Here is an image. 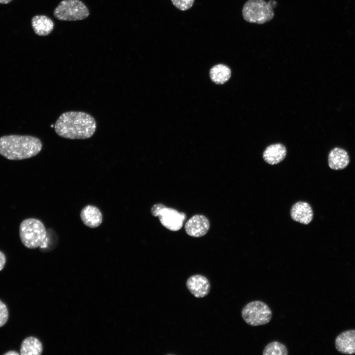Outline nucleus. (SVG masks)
Returning <instances> with one entry per match:
<instances>
[{"label":"nucleus","instance_id":"6","mask_svg":"<svg viewBox=\"0 0 355 355\" xmlns=\"http://www.w3.org/2000/svg\"><path fill=\"white\" fill-rule=\"evenodd\" d=\"M242 317L248 325L257 326L266 324L272 319V313L264 302L256 300L247 304L242 309Z\"/></svg>","mask_w":355,"mask_h":355},{"label":"nucleus","instance_id":"11","mask_svg":"<svg viewBox=\"0 0 355 355\" xmlns=\"http://www.w3.org/2000/svg\"><path fill=\"white\" fill-rule=\"evenodd\" d=\"M290 215L293 220L303 224H308L313 219V212L312 207L308 203L299 201L292 206Z\"/></svg>","mask_w":355,"mask_h":355},{"label":"nucleus","instance_id":"14","mask_svg":"<svg viewBox=\"0 0 355 355\" xmlns=\"http://www.w3.org/2000/svg\"><path fill=\"white\" fill-rule=\"evenodd\" d=\"M286 154L285 147L281 143H276L267 147L263 152V158L267 163L275 165L283 161Z\"/></svg>","mask_w":355,"mask_h":355},{"label":"nucleus","instance_id":"7","mask_svg":"<svg viewBox=\"0 0 355 355\" xmlns=\"http://www.w3.org/2000/svg\"><path fill=\"white\" fill-rule=\"evenodd\" d=\"M151 213L153 216H158L162 225L172 231L180 230L186 218L185 213L168 208L161 203L154 204L151 208Z\"/></svg>","mask_w":355,"mask_h":355},{"label":"nucleus","instance_id":"16","mask_svg":"<svg viewBox=\"0 0 355 355\" xmlns=\"http://www.w3.org/2000/svg\"><path fill=\"white\" fill-rule=\"evenodd\" d=\"M42 345L40 341L34 337L25 338L22 342L20 354L21 355H40L42 352Z\"/></svg>","mask_w":355,"mask_h":355},{"label":"nucleus","instance_id":"22","mask_svg":"<svg viewBox=\"0 0 355 355\" xmlns=\"http://www.w3.org/2000/svg\"><path fill=\"white\" fill-rule=\"evenodd\" d=\"M4 355H19V354L14 351H9L4 354Z\"/></svg>","mask_w":355,"mask_h":355},{"label":"nucleus","instance_id":"23","mask_svg":"<svg viewBox=\"0 0 355 355\" xmlns=\"http://www.w3.org/2000/svg\"><path fill=\"white\" fill-rule=\"evenodd\" d=\"M12 0H0V3L6 4L10 2Z\"/></svg>","mask_w":355,"mask_h":355},{"label":"nucleus","instance_id":"19","mask_svg":"<svg viewBox=\"0 0 355 355\" xmlns=\"http://www.w3.org/2000/svg\"><path fill=\"white\" fill-rule=\"evenodd\" d=\"M173 4L178 9L182 11L189 9L194 2V0H171Z\"/></svg>","mask_w":355,"mask_h":355},{"label":"nucleus","instance_id":"5","mask_svg":"<svg viewBox=\"0 0 355 355\" xmlns=\"http://www.w3.org/2000/svg\"><path fill=\"white\" fill-rule=\"evenodd\" d=\"M89 14L88 8L80 0H62L53 11L55 18L65 21L84 20Z\"/></svg>","mask_w":355,"mask_h":355},{"label":"nucleus","instance_id":"3","mask_svg":"<svg viewBox=\"0 0 355 355\" xmlns=\"http://www.w3.org/2000/svg\"><path fill=\"white\" fill-rule=\"evenodd\" d=\"M19 236L23 244L29 248L47 247V232L43 223L38 219L23 220L19 227Z\"/></svg>","mask_w":355,"mask_h":355},{"label":"nucleus","instance_id":"13","mask_svg":"<svg viewBox=\"0 0 355 355\" xmlns=\"http://www.w3.org/2000/svg\"><path fill=\"white\" fill-rule=\"evenodd\" d=\"M31 22L35 33L39 36L49 35L54 28V23L52 20L44 15L34 16Z\"/></svg>","mask_w":355,"mask_h":355},{"label":"nucleus","instance_id":"9","mask_svg":"<svg viewBox=\"0 0 355 355\" xmlns=\"http://www.w3.org/2000/svg\"><path fill=\"white\" fill-rule=\"evenodd\" d=\"M186 286L190 293L197 298L204 297L208 295L211 287L208 279L200 275L189 277L186 282Z\"/></svg>","mask_w":355,"mask_h":355},{"label":"nucleus","instance_id":"20","mask_svg":"<svg viewBox=\"0 0 355 355\" xmlns=\"http://www.w3.org/2000/svg\"><path fill=\"white\" fill-rule=\"evenodd\" d=\"M8 318V313L6 306L0 300V327L4 325Z\"/></svg>","mask_w":355,"mask_h":355},{"label":"nucleus","instance_id":"8","mask_svg":"<svg viewBox=\"0 0 355 355\" xmlns=\"http://www.w3.org/2000/svg\"><path fill=\"white\" fill-rule=\"evenodd\" d=\"M210 228L209 219L202 214L192 216L184 225L186 233L190 236L200 237L205 235Z\"/></svg>","mask_w":355,"mask_h":355},{"label":"nucleus","instance_id":"17","mask_svg":"<svg viewBox=\"0 0 355 355\" xmlns=\"http://www.w3.org/2000/svg\"><path fill=\"white\" fill-rule=\"evenodd\" d=\"M231 71L230 68L224 64H217L212 67L210 71L212 80L217 84H222L230 78Z\"/></svg>","mask_w":355,"mask_h":355},{"label":"nucleus","instance_id":"2","mask_svg":"<svg viewBox=\"0 0 355 355\" xmlns=\"http://www.w3.org/2000/svg\"><path fill=\"white\" fill-rule=\"evenodd\" d=\"M42 144L31 136L9 135L0 138V154L9 160H20L36 155Z\"/></svg>","mask_w":355,"mask_h":355},{"label":"nucleus","instance_id":"15","mask_svg":"<svg viewBox=\"0 0 355 355\" xmlns=\"http://www.w3.org/2000/svg\"><path fill=\"white\" fill-rule=\"evenodd\" d=\"M328 161L331 169L338 170L345 168L349 163L350 158L345 150L335 147L329 152Z\"/></svg>","mask_w":355,"mask_h":355},{"label":"nucleus","instance_id":"1","mask_svg":"<svg viewBox=\"0 0 355 355\" xmlns=\"http://www.w3.org/2000/svg\"><path fill=\"white\" fill-rule=\"evenodd\" d=\"M96 127V121L91 114L75 111L62 113L54 125L59 136L71 140L89 139L94 134Z\"/></svg>","mask_w":355,"mask_h":355},{"label":"nucleus","instance_id":"4","mask_svg":"<svg viewBox=\"0 0 355 355\" xmlns=\"http://www.w3.org/2000/svg\"><path fill=\"white\" fill-rule=\"evenodd\" d=\"M264 0H248L244 5L242 15L244 20L251 23L262 24L271 21L274 16L273 2Z\"/></svg>","mask_w":355,"mask_h":355},{"label":"nucleus","instance_id":"12","mask_svg":"<svg viewBox=\"0 0 355 355\" xmlns=\"http://www.w3.org/2000/svg\"><path fill=\"white\" fill-rule=\"evenodd\" d=\"M80 218L87 227L95 228L99 227L103 221V215L100 210L93 205H87L80 212Z\"/></svg>","mask_w":355,"mask_h":355},{"label":"nucleus","instance_id":"10","mask_svg":"<svg viewBox=\"0 0 355 355\" xmlns=\"http://www.w3.org/2000/svg\"><path fill=\"white\" fill-rule=\"evenodd\" d=\"M336 350L344 355L355 354V330L341 332L335 340Z\"/></svg>","mask_w":355,"mask_h":355},{"label":"nucleus","instance_id":"18","mask_svg":"<svg viewBox=\"0 0 355 355\" xmlns=\"http://www.w3.org/2000/svg\"><path fill=\"white\" fill-rule=\"evenodd\" d=\"M286 347L278 341H273L268 344L263 350V355H287Z\"/></svg>","mask_w":355,"mask_h":355},{"label":"nucleus","instance_id":"21","mask_svg":"<svg viewBox=\"0 0 355 355\" xmlns=\"http://www.w3.org/2000/svg\"><path fill=\"white\" fill-rule=\"evenodd\" d=\"M6 258L4 254L0 251V271L1 270L5 265Z\"/></svg>","mask_w":355,"mask_h":355}]
</instances>
